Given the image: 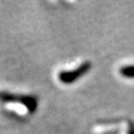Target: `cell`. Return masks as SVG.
Returning <instances> with one entry per match:
<instances>
[{
	"label": "cell",
	"mask_w": 134,
	"mask_h": 134,
	"mask_svg": "<svg viewBox=\"0 0 134 134\" xmlns=\"http://www.w3.org/2000/svg\"><path fill=\"white\" fill-rule=\"evenodd\" d=\"M0 104L19 105L26 109L27 113L34 114L38 107V97L34 94H23L9 91H0Z\"/></svg>",
	"instance_id": "obj_1"
},
{
	"label": "cell",
	"mask_w": 134,
	"mask_h": 134,
	"mask_svg": "<svg viewBox=\"0 0 134 134\" xmlns=\"http://www.w3.org/2000/svg\"><path fill=\"white\" fill-rule=\"evenodd\" d=\"M91 68V63L89 61H86L81 63L79 66L73 69V70H62L59 71L57 74V78L61 83L70 85L75 82L77 79H79L83 74H86Z\"/></svg>",
	"instance_id": "obj_2"
}]
</instances>
